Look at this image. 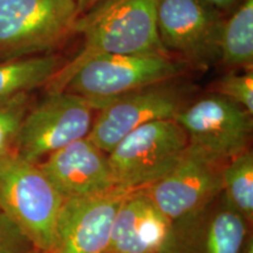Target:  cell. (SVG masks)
Segmentation results:
<instances>
[{
  "instance_id": "ac0fdd59",
  "label": "cell",
  "mask_w": 253,
  "mask_h": 253,
  "mask_svg": "<svg viewBox=\"0 0 253 253\" xmlns=\"http://www.w3.org/2000/svg\"><path fill=\"white\" fill-rule=\"evenodd\" d=\"M31 106V94H20L0 102V157L13 150L19 126Z\"/></svg>"
},
{
  "instance_id": "5bb4252c",
  "label": "cell",
  "mask_w": 253,
  "mask_h": 253,
  "mask_svg": "<svg viewBox=\"0 0 253 253\" xmlns=\"http://www.w3.org/2000/svg\"><path fill=\"white\" fill-rule=\"evenodd\" d=\"M172 221L143 189L123 199L106 253H162Z\"/></svg>"
},
{
  "instance_id": "603a6c76",
  "label": "cell",
  "mask_w": 253,
  "mask_h": 253,
  "mask_svg": "<svg viewBox=\"0 0 253 253\" xmlns=\"http://www.w3.org/2000/svg\"><path fill=\"white\" fill-rule=\"evenodd\" d=\"M240 253H253V237L251 232L249 233L244 240V243H243Z\"/></svg>"
},
{
  "instance_id": "4fadbf2b",
  "label": "cell",
  "mask_w": 253,
  "mask_h": 253,
  "mask_svg": "<svg viewBox=\"0 0 253 253\" xmlns=\"http://www.w3.org/2000/svg\"><path fill=\"white\" fill-rule=\"evenodd\" d=\"M38 164L63 199L90 197L119 188L108 154L88 137L72 142Z\"/></svg>"
},
{
  "instance_id": "7402d4cb",
  "label": "cell",
  "mask_w": 253,
  "mask_h": 253,
  "mask_svg": "<svg viewBox=\"0 0 253 253\" xmlns=\"http://www.w3.org/2000/svg\"><path fill=\"white\" fill-rule=\"evenodd\" d=\"M100 1H101V0H77L79 14L82 15V14L87 13L89 9L93 8L94 6Z\"/></svg>"
},
{
  "instance_id": "d6986e66",
  "label": "cell",
  "mask_w": 253,
  "mask_h": 253,
  "mask_svg": "<svg viewBox=\"0 0 253 253\" xmlns=\"http://www.w3.org/2000/svg\"><path fill=\"white\" fill-rule=\"evenodd\" d=\"M214 91L218 95L226 97L250 114H253V73L251 69L244 74H229L221 77L214 84Z\"/></svg>"
},
{
  "instance_id": "7c38bea8",
  "label": "cell",
  "mask_w": 253,
  "mask_h": 253,
  "mask_svg": "<svg viewBox=\"0 0 253 253\" xmlns=\"http://www.w3.org/2000/svg\"><path fill=\"white\" fill-rule=\"evenodd\" d=\"M223 166L188 147L171 171L143 190L170 220H178L201 210L223 191Z\"/></svg>"
},
{
  "instance_id": "7a4b0ae2",
  "label": "cell",
  "mask_w": 253,
  "mask_h": 253,
  "mask_svg": "<svg viewBox=\"0 0 253 253\" xmlns=\"http://www.w3.org/2000/svg\"><path fill=\"white\" fill-rule=\"evenodd\" d=\"M63 201L39 164L14 150L0 157V210L40 253L54 248Z\"/></svg>"
},
{
  "instance_id": "8992f818",
  "label": "cell",
  "mask_w": 253,
  "mask_h": 253,
  "mask_svg": "<svg viewBox=\"0 0 253 253\" xmlns=\"http://www.w3.org/2000/svg\"><path fill=\"white\" fill-rule=\"evenodd\" d=\"M96 109L86 97L69 91H50L32 103L15 137L13 150L40 163L72 142L87 137Z\"/></svg>"
},
{
  "instance_id": "e0dca14e",
  "label": "cell",
  "mask_w": 253,
  "mask_h": 253,
  "mask_svg": "<svg viewBox=\"0 0 253 253\" xmlns=\"http://www.w3.org/2000/svg\"><path fill=\"white\" fill-rule=\"evenodd\" d=\"M223 194L249 224L253 220V153L245 150L221 168Z\"/></svg>"
},
{
  "instance_id": "6da1fadb",
  "label": "cell",
  "mask_w": 253,
  "mask_h": 253,
  "mask_svg": "<svg viewBox=\"0 0 253 253\" xmlns=\"http://www.w3.org/2000/svg\"><path fill=\"white\" fill-rule=\"evenodd\" d=\"M158 0H101L82 18L75 32L84 34V47L65 63L45 87L62 91L69 79L90 60L104 55H170L158 37Z\"/></svg>"
},
{
  "instance_id": "30bf717a",
  "label": "cell",
  "mask_w": 253,
  "mask_h": 253,
  "mask_svg": "<svg viewBox=\"0 0 253 253\" xmlns=\"http://www.w3.org/2000/svg\"><path fill=\"white\" fill-rule=\"evenodd\" d=\"M250 226L221 191L201 210L172 221L162 253H240Z\"/></svg>"
},
{
  "instance_id": "ba28073f",
  "label": "cell",
  "mask_w": 253,
  "mask_h": 253,
  "mask_svg": "<svg viewBox=\"0 0 253 253\" xmlns=\"http://www.w3.org/2000/svg\"><path fill=\"white\" fill-rule=\"evenodd\" d=\"M185 65L171 55H104L82 66L69 79L63 90L89 100L108 99L182 78Z\"/></svg>"
},
{
  "instance_id": "3957f363",
  "label": "cell",
  "mask_w": 253,
  "mask_h": 253,
  "mask_svg": "<svg viewBox=\"0 0 253 253\" xmlns=\"http://www.w3.org/2000/svg\"><path fill=\"white\" fill-rule=\"evenodd\" d=\"M192 91L194 87L178 78L108 99H88L96 115L87 137L108 154L138 126L157 120H175L190 102Z\"/></svg>"
},
{
  "instance_id": "277c9868",
  "label": "cell",
  "mask_w": 253,
  "mask_h": 253,
  "mask_svg": "<svg viewBox=\"0 0 253 253\" xmlns=\"http://www.w3.org/2000/svg\"><path fill=\"white\" fill-rule=\"evenodd\" d=\"M79 18L77 0H0V61L54 49Z\"/></svg>"
},
{
  "instance_id": "ffe728a7",
  "label": "cell",
  "mask_w": 253,
  "mask_h": 253,
  "mask_svg": "<svg viewBox=\"0 0 253 253\" xmlns=\"http://www.w3.org/2000/svg\"><path fill=\"white\" fill-rule=\"evenodd\" d=\"M0 253H40L21 230L0 210Z\"/></svg>"
},
{
  "instance_id": "2e32d148",
  "label": "cell",
  "mask_w": 253,
  "mask_h": 253,
  "mask_svg": "<svg viewBox=\"0 0 253 253\" xmlns=\"http://www.w3.org/2000/svg\"><path fill=\"white\" fill-rule=\"evenodd\" d=\"M219 60L229 67L252 68L253 0H242L220 33Z\"/></svg>"
},
{
  "instance_id": "9c48e42d",
  "label": "cell",
  "mask_w": 253,
  "mask_h": 253,
  "mask_svg": "<svg viewBox=\"0 0 253 253\" xmlns=\"http://www.w3.org/2000/svg\"><path fill=\"white\" fill-rule=\"evenodd\" d=\"M225 18L205 0H158V37L169 53L186 65L210 66L219 60L220 33Z\"/></svg>"
},
{
  "instance_id": "9a60e30c",
  "label": "cell",
  "mask_w": 253,
  "mask_h": 253,
  "mask_svg": "<svg viewBox=\"0 0 253 253\" xmlns=\"http://www.w3.org/2000/svg\"><path fill=\"white\" fill-rule=\"evenodd\" d=\"M65 60L54 54L33 55L0 62V102L46 87Z\"/></svg>"
},
{
  "instance_id": "8fae6325",
  "label": "cell",
  "mask_w": 253,
  "mask_h": 253,
  "mask_svg": "<svg viewBox=\"0 0 253 253\" xmlns=\"http://www.w3.org/2000/svg\"><path fill=\"white\" fill-rule=\"evenodd\" d=\"M129 192L115 188L102 195L65 199L50 253H106L116 213Z\"/></svg>"
},
{
  "instance_id": "44dd1931",
  "label": "cell",
  "mask_w": 253,
  "mask_h": 253,
  "mask_svg": "<svg viewBox=\"0 0 253 253\" xmlns=\"http://www.w3.org/2000/svg\"><path fill=\"white\" fill-rule=\"evenodd\" d=\"M209 4H211L214 7L219 9V11H230V9H235L242 0H205Z\"/></svg>"
},
{
  "instance_id": "52a82bcc",
  "label": "cell",
  "mask_w": 253,
  "mask_h": 253,
  "mask_svg": "<svg viewBox=\"0 0 253 253\" xmlns=\"http://www.w3.org/2000/svg\"><path fill=\"white\" fill-rule=\"evenodd\" d=\"M175 121L188 137V147L225 164L249 149L253 130L252 114L218 94L186 104Z\"/></svg>"
},
{
  "instance_id": "5b68a950",
  "label": "cell",
  "mask_w": 253,
  "mask_h": 253,
  "mask_svg": "<svg viewBox=\"0 0 253 253\" xmlns=\"http://www.w3.org/2000/svg\"><path fill=\"white\" fill-rule=\"evenodd\" d=\"M188 150L185 131L175 120H157L129 132L108 153L116 185L145 189L167 176Z\"/></svg>"
}]
</instances>
